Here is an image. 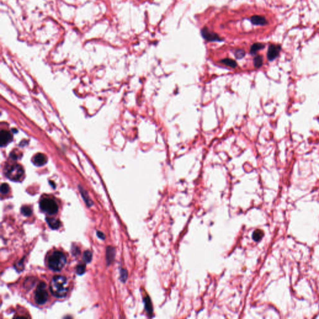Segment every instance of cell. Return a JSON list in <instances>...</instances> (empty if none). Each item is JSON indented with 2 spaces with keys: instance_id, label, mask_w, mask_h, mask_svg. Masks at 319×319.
Masks as SVG:
<instances>
[{
  "instance_id": "cell-1",
  "label": "cell",
  "mask_w": 319,
  "mask_h": 319,
  "mask_svg": "<svg viewBox=\"0 0 319 319\" xmlns=\"http://www.w3.org/2000/svg\"><path fill=\"white\" fill-rule=\"evenodd\" d=\"M51 293L57 298L64 297L68 290V285L66 278L62 276H54L50 284Z\"/></svg>"
},
{
  "instance_id": "cell-2",
  "label": "cell",
  "mask_w": 319,
  "mask_h": 319,
  "mask_svg": "<svg viewBox=\"0 0 319 319\" xmlns=\"http://www.w3.org/2000/svg\"><path fill=\"white\" fill-rule=\"evenodd\" d=\"M48 266L54 271H60L66 263V257L60 251H55L49 257Z\"/></svg>"
},
{
  "instance_id": "cell-3",
  "label": "cell",
  "mask_w": 319,
  "mask_h": 319,
  "mask_svg": "<svg viewBox=\"0 0 319 319\" xmlns=\"http://www.w3.org/2000/svg\"><path fill=\"white\" fill-rule=\"evenodd\" d=\"M24 173L23 167L17 164H9L5 168V175L14 182L20 181L24 177Z\"/></svg>"
},
{
  "instance_id": "cell-4",
  "label": "cell",
  "mask_w": 319,
  "mask_h": 319,
  "mask_svg": "<svg viewBox=\"0 0 319 319\" xmlns=\"http://www.w3.org/2000/svg\"><path fill=\"white\" fill-rule=\"evenodd\" d=\"M40 208L44 212L48 214H55L58 211V206L57 203L51 199L44 198L40 201Z\"/></svg>"
},
{
  "instance_id": "cell-5",
  "label": "cell",
  "mask_w": 319,
  "mask_h": 319,
  "mask_svg": "<svg viewBox=\"0 0 319 319\" xmlns=\"http://www.w3.org/2000/svg\"><path fill=\"white\" fill-rule=\"evenodd\" d=\"M46 284L41 282L37 287L35 291V301L39 305L44 304L48 299V293L46 290Z\"/></svg>"
},
{
  "instance_id": "cell-6",
  "label": "cell",
  "mask_w": 319,
  "mask_h": 319,
  "mask_svg": "<svg viewBox=\"0 0 319 319\" xmlns=\"http://www.w3.org/2000/svg\"><path fill=\"white\" fill-rule=\"evenodd\" d=\"M281 46L276 44H271L269 46L267 51V58L270 61L274 60L279 54Z\"/></svg>"
},
{
  "instance_id": "cell-7",
  "label": "cell",
  "mask_w": 319,
  "mask_h": 319,
  "mask_svg": "<svg viewBox=\"0 0 319 319\" xmlns=\"http://www.w3.org/2000/svg\"><path fill=\"white\" fill-rule=\"evenodd\" d=\"M12 139V136L11 133L5 130H2L0 133V142H1V146H4L8 145Z\"/></svg>"
},
{
  "instance_id": "cell-8",
  "label": "cell",
  "mask_w": 319,
  "mask_h": 319,
  "mask_svg": "<svg viewBox=\"0 0 319 319\" xmlns=\"http://www.w3.org/2000/svg\"><path fill=\"white\" fill-rule=\"evenodd\" d=\"M47 157L46 155H44V154L43 153H37L36 154L34 157H33V163L36 165V166H38V167H41V166H43L44 165H45L47 162Z\"/></svg>"
},
{
  "instance_id": "cell-9",
  "label": "cell",
  "mask_w": 319,
  "mask_h": 319,
  "mask_svg": "<svg viewBox=\"0 0 319 319\" xmlns=\"http://www.w3.org/2000/svg\"><path fill=\"white\" fill-rule=\"evenodd\" d=\"M201 33H202V36H203V38L208 41H221V39L218 36H217V34H216L212 32H209L208 31V29L206 28L203 29Z\"/></svg>"
},
{
  "instance_id": "cell-10",
  "label": "cell",
  "mask_w": 319,
  "mask_h": 319,
  "mask_svg": "<svg viewBox=\"0 0 319 319\" xmlns=\"http://www.w3.org/2000/svg\"><path fill=\"white\" fill-rule=\"evenodd\" d=\"M251 21L254 25H265L267 23L266 19L264 16L259 15H255L252 16Z\"/></svg>"
},
{
  "instance_id": "cell-11",
  "label": "cell",
  "mask_w": 319,
  "mask_h": 319,
  "mask_svg": "<svg viewBox=\"0 0 319 319\" xmlns=\"http://www.w3.org/2000/svg\"><path fill=\"white\" fill-rule=\"evenodd\" d=\"M46 221L50 227L53 229H57L60 226V221L56 219L46 218Z\"/></svg>"
},
{
  "instance_id": "cell-12",
  "label": "cell",
  "mask_w": 319,
  "mask_h": 319,
  "mask_svg": "<svg viewBox=\"0 0 319 319\" xmlns=\"http://www.w3.org/2000/svg\"><path fill=\"white\" fill-rule=\"evenodd\" d=\"M144 303H145V309L148 313V315H151L153 313V307L151 305V302L150 300V298L146 295L144 298Z\"/></svg>"
},
{
  "instance_id": "cell-13",
  "label": "cell",
  "mask_w": 319,
  "mask_h": 319,
  "mask_svg": "<svg viewBox=\"0 0 319 319\" xmlns=\"http://www.w3.org/2000/svg\"><path fill=\"white\" fill-rule=\"evenodd\" d=\"M264 232L261 229H258L255 230L253 234V239L256 242L259 241L264 236Z\"/></svg>"
},
{
  "instance_id": "cell-14",
  "label": "cell",
  "mask_w": 319,
  "mask_h": 319,
  "mask_svg": "<svg viewBox=\"0 0 319 319\" xmlns=\"http://www.w3.org/2000/svg\"><path fill=\"white\" fill-rule=\"evenodd\" d=\"M115 257V250L112 247H108L107 250V260L108 264H110Z\"/></svg>"
},
{
  "instance_id": "cell-15",
  "label": "cell",
  "mask_w": 319,
  "mask_h": 319,
  "mask_svg": "<svg viewBox=\"0 0 319 319\" xmlns=\"http://www.w3.org/2000/svg\"><path fill=\"white\" fill-rule=\"evenodd\" d=\"M221 62L227 66H229V67H232V68H235L237 66V63L236 62V61H234L233 59H229V58L224 59L221 60Z\"/></svg>"
},
{
  "instance_id": "cell-16",
  "label": "cell",
  "mask_w": 319,
  "mask_h": 319,
  "mask_svg": "<svg viewBox=\"0 0 319 319\" xmlns=\"http://www.w3.org/2000/svg\"><path fill=\"white\" fill-rule=\"evenodd\" d=\"M80 191H81V194H82V196L84 198V200L85 201V202L86 203L87 205L88 206H91L92 204H93V203L92 201L91 200V199L89 198V197L88 196V194L86 193V191L85 190H84L83 189H82L81 188H80Z\"/></svg>"
},
{
  "instance_id": "cell-17",
  "label": "cell",
  "mask_w": 319,
  "mask_h": 319,
  "mask_svg": "<svg viewBox=\"0 0 319 319\" xmlns=\"http://www.w3.org/2000/svg\"><path fill=\"white\" fill-rule=\"evenodd\" d=\"M264 47V45L261 44V43H255L251 47V50H250V52L252 54H256L259 50H261L262 49H263Z\"/></svg>"
},
{
  "instance_id": "cell-18",
  "label": "cell",
  "mask_w": 319,
  "mask_h": 319,
  "mask_svg": "<svg viewBox=\"0 0 319 319\" xmlns=\"http://www.w3.org/2000/svg\"><path fill=\"white\" fill-rule=\"evenodd\" d=\"M263 64V59L261 56H258L254 59V66L257 68H259L262 66Z\"/></svg>"
},
{
  "instance_id": "cell-19",
  "label": "cell",
  "mask_w": 319,
  "mask_h": 319,
  "mask_svg": "<svg viewBox=\"0 0 319 319\" xmlns=\"http://www.w3.org/2000/svg\"><path fill=\"white\" fill-rule=\"evenodd\" d=\"M83 259H84V261L86 263H91V261H92V253L89 251H85L84 253Z\"/></svg>"
},
{
  "instance_id": "cell-20",
  "label": "cell",
  "mask_w": 319,
  "mask_h": 319,
  "mask_svg": "<svg viewBox=\"0 0 319 319\" xmlns=\"http://www.w3.org/2000/svg\"><path fill=\"white\" fill-rule=\"evenodd\" d=\"M21 213L26 216H29L32 214V209L28 206H24L21 208Z\"/></svg>"
},
{
  "instance_id": "cell-21",
  "label": "cell",
  "mask_w": 319,
  "mask_h": 319,
  "mask_svg": "<svg viewBox=\"0 0 319 319\" xmlns=\"http://www.w3.org/2000/svg\"><path fill=\"white\" fill-rule=\"evenodd\" d=\"M86 271V265L81 264H79L76 267V272L78 274V275H83Z\"/></svg>"
},
{
  "instance_id": "cell-22",
  "label": "cell",
  "mask_w": 319,
  "mask_h": 319,
  "mask_svg": "<svg viewBox=\"0 0 319 319\" xmlns=\"http://www.w3.org/2000/svg\"><path fill=\"white\" fill-rule=\"evenodd\" d=\"M9 190H10V187L8 186V184L7 183H3L2 185V186H1V191H2V193L3 194V195H6L7 194L8 192H9Z\"/></svg>"
},
{
  "instance_id": "cell-23",
  "label": "cell",
  "mask_w": 319,
  "mask_h": 319,
  "mask_svg": "<svg viewBox=\"0 0 319 319\" xmlns=\"http://www.w3.org/2000/svg\"><path fill=\"white\" fill-rule=\"evenodd\" d=\"M245 55V52L242 50V49H239V50H237L235 52V56L237 59H241L243 58Z\"/></svg>"
},
{
  "instance_id": "cell-24",
  "label": "cell",
  "mask_w": 319,
  "mask_h": 319,
  "mask_svg": "<svg viewBox=\"0 0 319 319\" xmlns=\"http://www.w3.org/2000/svg\"><path fill=\"white\" fill-rule=\"evenodd\" d=\"M120 279L123 281V282H125L127 278V272L125 269H122L121 270V272H120Z\"/></svg>"
},
{
  "instance_id": "cell-25",
  "label": "cell",
  "mask_w": 319,
  "mask_h": 319,
  "mask_svg": "<svg viewBox=\"0 0 319 319\" xmlns=\"http://www.w3.org/2000/svg\"><path fill=\"white\" fill-rule=\"evenodd\" d=\"M97 234L98 237H100L101 239H105V235H104V234L103 232H102L101 231H97Z\"/></svg>"
}]
</instances>
